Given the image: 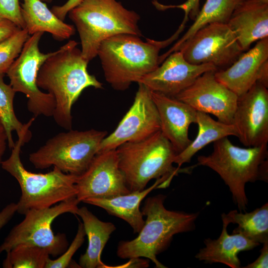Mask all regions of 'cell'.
<instances>
[{"label": "cell", "mask_w": 268, "mask_h": 268, "mask_svg": "<svg viewBox=\"0 0 268 268\" xmlns=\"http://www.w3.org/2000/svg\"><path fill=\"white\" fill-rule=\"evenodd\" d=\"M77 44L70 40L54 51L41 66L37 78L38 87L54 98V120L67 130L72 129L71 108L83 90L88 87L103 88L96 77L88 73V62Z\"/></svg>", "instance_id": "cell-1"}, {"label": "cell", "mask_w": 268, "mask_h": 268, "mask_svg": "<svg viewBox=\"0 0 268 268\" xmlns=\"http://www.w3.org/2000/svg\"><path fill=\"white\" fill-rule=\"evenodd\" d=\"M30 120L11 149L9 157L3 160L1 168L18 183L21 196L16 203V212L24 215L32 209L50 207L58 203L76 198L75 183L77 176L66 173L58 168L46 173H35L27 170L20 156L21 147L30 140Z\"/></svg>", "instance_id": "cell-2"}, {"label": "cell", "mask_w": 268, "mask_h": 268, "mask_svg": "<svg viewBox=\"0 0 268 268\" xmlns=\"http://www.w3.org/2000/svg\"><path fill=\"white\" fill-rule=\"evenodd\" d=\"M166 198L160 194L146 200L141 211L146 217L144 224L135 238L119 243L117 255L119 258H146L157 268H166L157 256L167 248L175 235L195 228L199 213L168 210L164 205Z\"/></svg>", "instance_id": "cell-3"}, {"label": "cell", "mask_w": 268, "mask_h": 268, "mask_svg": "<svg viewBox=\"0 0 268 268\" xmlns=\"http://www.w3.org/2000/svg\"><path fill=\"white\" fill-rule=\"evenodd\" d=\"M121 34L103 41L99 48V56L105 80L118 91L127 90L160 64L159 53L166 46L164 41Z\"/></svg>", "instance_id": "cell-4"}, {"label": "cell", "mask_w": 268, "mask_h": 268, "mask_svg": "<svg viewBox=\"0 0 268 268\" xmlns=\"http://www.w3.org/2000/svg\"><path fill=\"white\" fill-rule=\"evenodd\" d=\"M267 156V144L241 148L224 137L213 142L210 154L198 157L197 165L207 167L217 173L229 188L240 211H245L248 204L246 184L268 180Z\"/></svg>", "instance_id": "cell-5"}, {"label": "cell", "mask_w": 268, "mask_h": 268, "mask_svg": "<svg viewBox=\"0 0 268 268\" xmlns=\"http://www.w3.org/2000/svg\"><path fill=\"white\" fill-rule=\"evenodd\" d=\"M116 151L119 168L131 192L144 190L153 179H163V188H167L175 176L193 169L173 166L177 154L160 131L144 139L125 142Z\"/></svg>", "instance_id": "cell-6"}, {"label": "cell", "mask_w": 268, "mask_h": 268, "mask_svg": "<svg viewBox=\"0 0 268 268\" xmlns=\"http://www.w3.org/2000/svg\"><path fill=\"white\" fill-rule=\"evenodd\" d=\"M68 14L79 33L82 56L88 63L110 37L121 34L142 36L138 14L116 0H83Z\"/></svg>", "instance_id": "cell-7"}, {"label": "cell", "mask_w": 268, "mask_h": 268, "mask_svg": "<svg viewBox=\"0 0 268 268\" xmlns=\"http://www.w3.org/2000/svg\"><path fill=\"white\" fill-rule=\"evenodd\" d=\"M108 135L105 131L68 130L49 138L29 160L36 169L56 167L62 172L79 176L88 168Z\"/></svg>", "instance_id": "cell-8"}, {"label": "cell", "mask_w": 268, "mask_h": 268, "mask_svg": "<svg viewBox=\"0 0 268 268\" xmlns=\"http://www.w3.org/2000/svg\"><path fill=\"white\" fill-rule=\"evenodd\" d=\"M79 202L75 198L50 207L28 210L23 220L12 228L0 245V254L25 244L43 248L54 257L61 255L67 249L68 241L65 234H54L52 223L63 214L76 215Z\"/></svg>", "instance_id": "cell-9"}, {"label": "cell", "mask_w": 268, "mask_h": 268, "mask_svg": "<svg viewBox=\"0 0 268 268\" xmlns=\"http://www.w3.org/2000/svg\"><path fill=\"white\" fill-rule=\"evenodd\" d=\"M43 34L39 32L30 35L6 73L14 91L25 94L28 98L27 109L35 118L52 117L56 106L53 96L40 90L37 85L41 66L54 53L45 54L40 51L39 44Z\"/></svg>", "instance_id": "cell-10"}, {"label": "cell", "mask_w": 268, "mask_h": 268, "mask_svg": "<svg viewBox=\"0 0 268 268\" xmlns=\"http://www.w3.org/2000/svg\"><path fill=\"white\" fill-rule=\"evenodd\" d=\"M178 51L192 64H211L217 68L233 63L243 52L227 24L220 23L203 26Z\"/></svg>", "instance_id": "cell-11"}, {"label": "cell", "mask_w": 268, "mask_h": 268, "mask_svg": "<svg viewBox=\"0 0 268 268\" xmlns=\"http://www.w3.org/2000/svg\"><path fill=\"white\" fill-rule=\"evenodd\" d=\"M138 84L132 105L114 132L102 141L98 152L144 139L160 131L159 116L151 91L143 84Z\"/></svg>", "instance_id": "cell-12"}, {"label": "cell", "mask_w": 268, "mask_h": 268, "mask_svg": "<svg viewBox=\"0 0 268 268\" xmlns=\"http://www.w3.org/2000/svg\"><path fill=\"white\" fill-rule=\"evenodd\" d=\"M75 185L80 202L131 192L119 168L116 149L98 152L87 169L77 176Z\"/></svg>", "instance_id": "cell-13"}, {"label": "cell", "mask_w": 268, "mask_h": 268, "mask_svg": "<svg viewBox=\"0 0 268 268\" xmlns=\"http://www.w3.org/2000/svg\"><path fill=\"white\" fill-rule=\"evenodd\" d=\"M256 82L238 97L232 124L241 142L247 147L268 142V90Z\"/></svg>", "instance_id": "cell-14"}, {"label": "cell", "mask_w": 268, "mask_h": 268, "mask_svg": "<svg viewBox=\"0 0 268 268\" xmlns=\"http://www.w3.org/2000/svg\"><path fill=\"white\" fill-rule=\"evenodd\" d=\"M215 71L204 72L175 97L197 111L212 114L218 121L231 124L238 97L216 79Z\"/></svg>", "instance_id": "cell-15"}, {"label": "cell", "mask_w": 268, "mask_h": 268, "mask_svg": "<svg viewBox=\"0 0 268 268\" xmlns=\"http://www.w3.org/2000/svg\"><path fill=\"white\" fill-rule=\"evenodd\" d=\"M217 69L211 64H192L185 60L180 51H177L170 54L161 66L144 75L138 83L143 84L151 91L175 97L204 72Z\"/></svg>", "instance_id": "cell-16"}, {"label": "cell", "mask_w": 268, "mask_h": 268, "mask_svg": "<svg viewBox=\"0 0 268 268\" xmlns=\"http://www.w3.org/2000/svg\"><path fill=\"white\" fill-rule=\"evenodd\" d=\"M216 79L239 97L256 82L268 87V38L241 54L225 70L215 71Z\"/></svg>", "instance_id": "cell-17"}, {"label": "cell", "mask_w": 268, "mask_h": 268, "mask_svg": "<svg viewBox=\"0 0 268 268\" xmlns=\"http://www.w3.org/2000/svg\"><path fill=\"white\" fill-rule=\"evenodd\" d=\"M160 121V131L170 141L177 154L191 143L189 128L196 123L197 111L175 97L151 91Z\"/></svg>", "instance_id": "cell-18"}, {"label": "cell", "mask_w": 268, "mask_h": 268, "mask_svg": "<svg viewBox=\"0 0 268 268\" xmlns=\"http://www.w3.org/2000/svg\"><path fill=\"white\" fill-rule=\"evenodd\" d=\"M227 24L243 51H247L252 43L268 37V3L242 0Z\"/></svg>", "instance_id": "cell-19"}, {"label": "cell", "mask_w": 268, "mask_h": 268, "mask_svg": "<svg viewBox=\"0 0 268 268\" xmlns=\"http://www.w3.org/2000/svg\"><path fill=\"white\" fill-rule=\"evenodd\" d=\"M228 225L223 222L222 229L216 239H205V247L200 249L195 257L205 263H221L231 268H239V253L252 250L260 245L240 233L229 235Z\"/></svg>", "instance_id": "cell-20"}, {"label": "cell", "mask_w": 268, "mask_h": 268, "mask_svg": "<svg viewBox=\"0 0 268 268\" xmlns=\"http://www.w3.org/2000/svg\"><path fill=\"white\" fill-rule=\"evenodd\" d=\"M164 182L162 179H157L151 186L141 191L107 198H89L82 202L102 208L110 215L123 219L131 226L134 233H138L144 224L143 215L139 209L141 201L153 189L162 188Z\"/></svg>", "instance_id": "cell-21"}, {"label": "cell", "mask_w": 268, "mask_h": 268, "mask_svg": "<svg viewBox=\"0 0 268 268\" xmlns=\"http://www.w3.org/2000/svg\"><path fill=\"white\" fill-rule=\"evenodd\" d=\"M21 15L29 35L39 32H48L59 41L68 39L75 33V28L59 18L41 0H23Z\"/></svg>", "instance_id": "cell-22"}, {"label": "cell", "mask_w": 268, "mask_h": 268, "mask_svg": "<svg viewBox=\"0 0 268 268\" xmlns=\"http://www.w3.org/2000/svg\"><path fill=\"white\" fill-rule=\"evenodd\" d=\"M76 215L82 220L88 242L86 252L79 258L80 268H112L102 262L101 255L111 234L116 230L114 224L99 220L85 206L78 207Z\"/></svg>", "instance_id": "cell-23"}, {"label": "cell", "mask_w": 268, "mask_h": 268, "mask_svg": "<svg viewBox=\"0 0 268 268\" xmlns=\"http://www.w3.org/2000/svg\"><path fill=\"white\" fill-rule=\"evenodd\" d=\"M196 124L198 125L196 137L174 159V163L178 165V168L184 163H189L193 156L208 144L230 135L237 137L238 136L237 131L232 124L214 120L206 113L197 111Z\"/></svg>", "instance_id": "cell-24"}, {"label": "cell", "mask_w": 268, "mask_h": 268, "mask_svg": "<svg viewBox=\"0 0 268 268\" xmlns=\"http://www.w3.org/2000/svg\"><path fill=\"white\" fill-rule=\"evenodd\" d=\"M242 0H206L193 24L168 52L160 56V61L162 62L170 54L178 51L182 44L190 39L203 26L213 23L227 24L234 10Z\"/></svg>", "instance_id": "cell-25"}, {"label": "cell", "mask_w": 268, "mask_h": 268, "mask_svg": "<svg viewBox=\"0 0 268 268\" xmlns=\"http://www.w3.org/2000/svg\"><path fill=\"white\" fill-rule=\"evenodd\" d=\"M222 222L229 225L236 224L238 227L233 233H240L249 239L261 243L268 241V203L250 212L230 211L221 214Z\"/></svg>", "instance_id": "cell-26"}, {"label": "cell", "mask_w": 268, "mask_h": 268, "mask_svg": "<svg viewBox=\"0 0 268 268\" xmlns=\"http://www.w3.org/2000/svg\"><path fill=\"white\" fill-rule=\"evenodd\" d=\"M4 74L0 73V120L7 135L8 146L11 149L15 145L12 132L15 131L19 136L24 130L27 123L22 124L15 115L13 100L16 92L10 84L4 82Z\"/></svg>", "instance_id": "cell-27"}, {"label": "cell", "mask_w": 268, "mask_h": 268, "mask_svg": "<svg viewBox=\"0 0 268 268\" xmlns=\"http://www.w3.org/2000/svg\"><path fill=\"white\" fill-rule=\"evenodd\" d=\"M50 255L44 249L21 244L6 253L3 261L5 268H45Z\"/></svg>", "instance_id": "cell-28"}, {"label": "cell", "mask_w": 268, "mask_h": 268, "mask_svg": "<svg viewBox=\"0 0 268 268\" xmlns=\"http://www.w3.org/2000/svg\"><path fill=\"white\" fill-rule=\"evenodd\" d=\"M29 36L25 29H21L0 44V73H6Z\"/></svg>", "instance_id": "cell-29"}, {"label": "cell", "mask_w": 268, "mask_h": 268, "mask_svg": "<svg viewBox=\"0 0 268 268\" xmlns=\"http://www.w3.org/2000/svg\"><path fill=\"white\" fill-rule=\"evenodd\" d=\"M85 235L83 223L79 221L77 233L70 246L57 259L49 258L45 268H66L70 266L72 258L83 243Z\"/></svg>", "instance_id": "cell-30"}, {"label": "cell", "mask_w": 268, "mask_h": 268, "mask_svg": "<svg viewBox=\"0 0 268 268\" xmlns=\"http://www.w3.org/2000/svg\"><path fill=\"white\" fill-rule=\"evenodd\" d=\"M0 18L9 20L21 29H24L19 0H0Z\"/></svg>", "instance_id": "cell-31"}, {"label": "cell", "mask_w": 268, "mask_h": 268, "mask_svg": "<svg viewBox=\"0 0 268 268\" xmlns=\"http://www.w3.org/2000/svg\"><path fill=\"white\" fill-rule=\"evenodd\" d=\"M200 0H187L182 4L176 5H166L162 4L157 1L154 0L152 3L158 10H164L172 8H179L183 9L185 12V16L182 24L177 31L178 33L182 32L183 30L186 22L188 21V16H190L192 19H195L200 10Z\"/></svg>", "instance_id": "cell-32"}, {"label": "cell", "mask_w": 268, "mask_h": 268, "mask_svg": "<svg viewBox=\"0 0 268 268\" xmlns=\"http://www.w3.org/2000/svg\"><path fill=\"white\" fill-rule=\"evenodd\" d=\"M21 29L11 21L0 18V44Z\"/></svg>", "instance_id": "cell-33"}, {"label": "cell", "mask_w": 268, "mask_h": 268, "mask_svg": "<svg viewBox=\"0 0 268 268\" xmlns=\"http://www.w3.org/2000/svg\"><path fill=\"white\" fill-rule=\"evenodd\" d=\"M82 0H68L63 5L53 6L51 10L59 18L64 21L69 11L78 5Z\"/></svg>", "instance_id": "cell-34"}, {"label": "cell", "mask_w": 268, "mask_h": 268, "mask_svg": "<svg viewBox=\"0 0 268 268\" xmlns=\"http://www.w3.org/2000/svg\"><path fill=\"white\" fill-rule=\"evenodd\" d=\"M259 257L253 262L244 267V268H268V241L263 244Z\"/></svg>", "instance_id": "cell-35"}, {"label": "cell", "mask_w": 268, "mask_h": 268, "mask_svg": "<svg viewBox=\"0 0 268 268\" xmlns=\"http://www.w3.org/2000/svg\"><path fill=\"white\" fill-rule=\"evenodd\" d=\"M17 210L16 203L11 202L0 211V231L10 221Z\"/></svg>", "instance_id": "cell-36"}, {"label": "cell", "mask_w": 268, "mask_h": 268, "mask_svg": "<svg viewBox=\"0 0 268 268\" xmlns=\"http://www.w3.org/2000/svg\"><path fill=\"white\" fill-rule=\"evenodd\" d=\"M7 144V135L4 127L0 120V165L3 161L2 157L5 153Z\"/></svg>", "instance_id": "cell-37"}, {"label": "cell", "mask_w": 268, "mask_h": 268, "mask_svg": "<svg viewBox=\"0 0 268 268\" xmlns=\"http://www.w3.org/2000/svg\"><path fill=\"white\" fill-rule=\"evenodd\" d=\"M42 1L44 2H51L52 0H41Z\"/></svg>", "instance_id": "cell-38"}, {"label": "cell", "mask_w": 268, "mask_h": 268, "mask_svg": "<svg viewBox=\"0 0 268 268\" xmlns=\"http://www.w3.org/2000/svg\"><path fill=\"white\" fill-rule=\"evenodd\" d=\"M265 2L268 3V0H261Z\"/></svg>", "instance_id": "cell-39"}]
</instances>
